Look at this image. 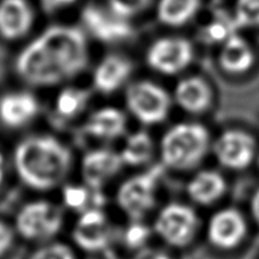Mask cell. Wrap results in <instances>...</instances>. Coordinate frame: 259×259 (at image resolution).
Masks as SVG:
<instances>
[{"mask_svg": "<svg viewBox=\"0 0 259 259\" xmlns=\"http://www.w3.org/2000/svg\"><path fill=\"white\" fill-rule=\"evenodd\" d=\"M257 164H258V169H259V154H257Z\"/></svg>", "mask_w": 259, "mask_h": 259, "instance_id": "35", "label": "cell"}, {"mask_svg": "<svg viewBox=\"0 0 259 259\" xmlns=\"http://www.w3.org/2000/svg\"><path fill=\"white\" fill-rule=\"evenodd\" d=\"M174 100L180 109L189 114H202L211 106L212 90L202 76L181 78L174 91Z\"/></svg>", "mask_w": 259, "mask_h": 259, "instance_id": "16", "label": "cell"}, {"mask_svg": "<svg viewBox=\"0 0 259 259\" xmlns=\"http://www.w3.org/2000/svg\"><path fill=\"white\" fill-rule=\"evenodd\" d=\"M90 93L86 89L67 86L57 94L55 100V113L58 118L70 120L80 115L88 106Z\"/></svg>", "mask_w": 259, "mask_h": 259, "instance_id": "23", "label": "cell"}, {"mask_svg": "<svg viewBox=\"0 0 259 259\" xmlns=\"http://www.w3.org/2000/svg\"><path fill=\"white\" fill-rule=\"evenodd\" d=\"M83 131L89 137L99 141H115L125 134L126 115L118 108L103 106L89 115Z\"/></svg>", "mask_w": 259, "mask_h": 259, "instance_id": "18", "label": "cell"}, {"mask_svg": "<svg viewBox=\"0 0 259 259\" xmlns=\"http://www.w3.org/2000/svg\"><path fill=\"white\" fill-rule=\"evenodd\" d=\"M4 175H5V163H4V157L0 153V186H2L3 181H4Z\"/></svg>", "mask_w": 259, "mask_h": 259, "instance_id": "34", "label": "cell"}, {"mask_svg": "<svg viewBox=\"0 0 259 259\" xmlns=\"http://www.w3.org/2000/svg\"><path fill=\"white\" fill-rule=\"evenodd\" d=\"M209 129L200 123L182 121L167 129L159 142L162 166L187 171L199 166L211 148Z\"/></svg>", "mask_w": 259, "mask_h": 259, "instance_id": "3", "label": "cell"}, {"mask_svg": "<svg viewBox=\"0 0 259 259\" xmlns=\"http://www.w3.org/2000/svg\"><path fill=\"white\" fill-rule=\"evenodd\" d=\"M248 227L245 218L234 207L218 210L207 223V239L210 244L222 250H232L244 240Z\"/></svg>", "mask_w": 259, "mask_h": 259, "instance_id": "12", "label": "cell"}, {"mask_svg": "<svg viewBox=\"0 0 259 259\" xmlns=\"http://www.w3.org/2000/svg\"><path fill=\"white\" fill-rule=\"evenodd\" d=\"M29 259H76L72 249L62 243H48L38 248Z\"/></svg>", "mask_w": 259, "mask_h": 259, "instance_id": "29", "label": "cell"}, {"mask_svg": "<svg viewBox=\"0 0 259 259\" xmlns=\"http://www.w3.org/2000/svg\"><path fill=\"white\" fill-rule=\"evenodd\" d=\"M14 242V232L5 223L0 222V257L4 255Z\"/></svg>", "mask_w": 259, "mask_h": 259, "instance_id": "30", "label": "cell"}, {"mask_svg": "<svg viewBox=\"0 0 259 259\" xmlns=\"http://www.w3.org/2000/svg\"><path fill=\"white\" fill-rule=\"evenodd\" d=\"M125 105L129 113L144 125L161 124L168 118L172 98L168 91L149 80H139L125 91Z\"/></svg>", "mask_w": 259, "mask_h": 259, "instance_id": "5", "label": "cell"}, {"mask_svg": "<svg viewBox=\"0 0 259 259\" xmlns=\"http://www.w3.org/2000/svg\"><path fill=\"white\" fill-rule=\"evenodd\" d=\"M62 227V210L46 200H35L23 205L15 218L17 232L32 242H47L56 237Z\"/></svg>", "mask_w": 259, "mask_h": 259, "instance_id": "6", "label": "cell"}, {"mask_svg": "<svg viewBox=\"0 0 259 259\" xmlns=\"http://www.w3.org/2000/svg\"><path fill=\"white\" fill-rule=\"evenodd\" d=\"M233 18L238 29L259 27V0H237Z\"/></svg>", "mask_w": 259, "mask_h": 259, "instance_id": "26", "label": "cell"}, {"mask_svg": "<svg viewBox=\"0 0 259 259\" xmlns=\"http://www.w3.org/2000/svg\"><path fill=\"white\" fill-rule=\"evenodd\" d=\"M217 161L232 171L247 168L257 158V143L242 129H227L211 146Z\"/></svg>", "mask_w": 259, "mask_h": 259, "instance_id": "10", "label": "cell"}, {"mask_svg": "<svg viewBox=\"0 0 259 259\" xmlns=\"http://www.w3.org/2000/svg\"><path fill=\"white\" fill-rule=\"evenodd\" d=\"M77 0H39L40 7L43 8V10L48 13L62 10L65 8H68L72 4H75Z\"/></svg>", "mask_w": 259, "mask_h": 259, "instance_id": "32", "label": "cell"}, {"mask_svg": "<svg viewBox=\"0 0 259 259\" xmlns=\"http://www.w3.org/2000/svg\"><path fill=\"white\" fill-rule=\"evenodd\" d=\"M154 152H156V146L151 134L144 131H138L126 137L123 148L119 153L124 164L141 167L151 162Z\"/></svg>", "mask_w": 259, "mask_h": 259, "instance_id": "21", "label": "cell"}, {"mask_svg": "<svg viewBox=\"0 0 259 259\" xmlns=\"http://www.w3.org/2000/svg\"><path fill=\"white\" fill-rule=\"evenodd\" d=\"M200 0H158L157 18L167 27H182L196 15Z\"/></svg>", "mask_w": 259, "mask_h": 259, "instance_id": "22", "label": "cell"}, {"mask_svg": "<svg viewBox=\"0 0 259 259\" xmlns=\"http://www.w3.org/2000/svg\"><path fill=\"white\" fill-rule=\"evenodd\" d=\"M255 55L252 46L244 37L235 33L220 46L218 63L228 75H243L254 65Z\"/></svg>", "mask_w": 259, "mask_h": 259, "instance_id": "19", "label": "cell"}, {"mask_svg": "<svg viewBox=\"0 0 259 259\" xmlns=\"http://www.w3.org/2000/svg\"><path fill=\"white\" fill-rule=\"evenodd\" d=\"M199 229V215L194 207L181 202H171L157 214L153 230L166 244L182 248L192 242Z\"/></svg>", "mask_w": 259, "mask_h": 259, "instance_id": "7", "label": "cell"}, {"mask_svg": "<svg viewBox=\"0 0 259 259\" xmlns=\"http://www.w3.org/2000/svg\"><path fill=\"white\" fill-rule=\"evenodd\" d=\"M34 13L27 0L0 2V37L17 40L32 29Z\"/></svg>", "mask_w": 259, "mask_h": 259, "instance_id": "17", "label": "cell"}, {"mask_svg": "<svg viewBox=\"0 0 259 259\" xmlns=\"http://www.w3.org/2000/svg\"><path fill=\"white\" fill-rule=\"evenodd\" d=\"M81 22L91 37L105 45L125 42L134 35L131 20L114 13L109 7L89 4L81 12Z\"/></svg>", "mask_w": 259, "mask_h": 259, "instance_id": "9", "label": "cell"}, {"mask_svg": "<svg viewBox=\"0 0 259 259\" xmlns=\"http://www.w3.org/2000/svg\"><path fill=\"white\" fill-rule=\"evenodd\" d=\"M132 259H171V257L164 250L146 247L143 249L137 250Z\"/></svg>", "mask_w": 259, "mask_h": 259, "instance_id": "31", "label": "cell"}, {"mask_svg": "<svg viewBox=\"0 0 259 259\" xmlns=\"http://www.w3.org/2000/svg\"><path fill=\"white\" fill-rule=\"evenodd\" d=\"M111 238V225L100 207H91L81 212L72 229L73 242L86 252L104 250L110 244Z\"/></svg>", "mask_w": 259, "mask_h": 259, "instance_id": "11", "label": "cell"}, {"mask_svg": "<svg viewBox=\"0 0 259 259\" xmlns=\"http://www.w3.org/2000/svg\"><path fill=\"white\" fill-rule=\"evenodd\" d=\"M163 169L162 164L153 166L120 184L116 192V204L132 222H139L154 209Z\"/></svg>", "mask_w": 259, "mask_h": 259, "instance_id": "4", "label": "cell"}, {"mask_svg": "<svg viewBox=\"0 0 259 259\" xmlns=\"http://www.w3.org/2000/svg\"><path fill=\"white\" fill-rule=\"evenodd\" d=\"M250 212H252L254 222L259 225V189L255 190V192L252 196V200H250Z\"/></svg>", "mask_w": 259, "mask_h": 259, "instance_id": "33", "label": "cell"}, {"mask_svg": "<svg viewBox=\"0 0 259 259\" xmlns=\"http://www.w3.org/2000/svg\"><path fill=\"white\" fill-rule=\"evenodd\" d=\"M72 163L71 149L48 134L29 136L15 147L14 167L18 177L35 191H50L62 185Z\"/></svg>", "mask_w": 259, "mask_h": 259, "instance_id": "2", "label": "cell"}, {"mask_svg": "<svg viewBox=\"0 0 259 259\" xmlns=\"http://www.w3.org/2000/svg\"><path fill=\"white\" fill-rule=\"evenodd\" d=\"M124 162L120 153L110 148H96L83 154L81 159V177L83 185L100 191L119 172Z\"/></svg>", "mask_w": 259, "mask_h": 259, "instance_id": "13", "label": "cell"}, {"mask_svg": "<svg viewBox=\"0 0 259 259\" xmlns=\"http://www.w3.org/2000/svg\"><path fill=\"white\" fill-rule=\"evenodd\" d=\"M227 190V180L215 169H201L196 172L186 186L190 199L202 206H209L219 201Z\"/></svg>", "mask_w": 259, "mask_h": 259, "instance_id": "20", "label": "cell"}, {"mask_svg": "<svg viewBox=\"0 0 259 259\" xmlns=\"http://www.w3.org/2000/svg\"><path fill=\"white\" fill-rule=\"evenodd\" d=\"M94 190L86 185H66L62 189V201L67 209L83 212L91 209L90 201L93 199Z\"/></svg>", "mask_w": 259, "mask_h": 259, "instance_id": "25", "label": "cell"}, {"mask_svg": "<svg viewBox=\"0 0 259 259\" xmlns=\"http://www.w3.org/2000/svg\"><path fill=\"white\" fill-rule=\"evenodd\" d=\"M195 56L194 46L184 37H161L149 45L146 62L162 75H179L186 70Z\"/></svg>", "mask_w": 259, "mask_h": 259, "instance_id": "8", "label": "cell"}, {"mask_svg": "<svg viewBox=\"0 0 259 259\" xmlns=\"http://www.w3.org/2000/svg\"><path fill=\"white\" fill-rule=\"evenodd\" d=\"M89 63L85 33L78 27L55 24L46 28L17 56L18 77L37 88L60 85L80 75Z\"/></svg>", "mask_w": 259, "mask_h": 259, "instance_id": "1", "label": "cell"}, {"mask_svg": "<svg viewBox=\"0 0 259 259\" xmlns=\"http://www.w3.org/2000/svg\"><path fill=\"white\" fill-rule=\"evenodd\" d=\"M239 32L234 18L232 15L218 14L212 20H210L205 27L204 35L209 43L222 46L225 40L229 39L232 35Z\"/></svg>", "mask_w": 259, "mask_h": 259, "instance_id": "24", "label": "cell"}, {"mask_svg": "<svg viewBox=\"0 0 259 259\" xmlns=\"http://www.w3.org/2000/svg\"><path fill=\"white\" fill-rule=\"evenodd\" d=\"M37 98L28 91H13L0 98V121L12 129L23 128L38 115Z\"/></svg>", "mask_w": 259, "mask_h": 259, "instance_id": "15", "label": "cell"}, {"mask_svg": "<svg viewBox=\"0 0 259 259\" xmlns=\"http://www.w3.org/2000/svg\"><path fill=\"white\" fill-rule=\"evenodd\" d=\"M151 0H108V7L120 17L131 20L141 14L149 5Z\"/></svg>", "mask_w": 259, "mask_h": 259, "instance_id": "28", "label": "cell"}, {"mask_svg": "<svg viewBox=\"0 0 259 259\" xmlns=\"http://www.w3.org/2000/svg\"><path fill=\"white\" fill-rule=\"evenodd\" d=\"M149 237H151V229H149V227H147L146 224L142 223V220H139V222H132L128 225V228L124 232L123 240L124 244L129 249L139 250L146 248Z\"/></svg>", "mask_w": 259, "mask_h": 259, "instance_id": "27", "label": "cell"}, {"mask_svg": "<svg viewBox=\"0 0 259 259\" xmlns=\"http://www.w3.org/2000/svg\"><path fill=\"white\" fill-rule=\"evenodd\" d=\"M133 73V63L128 57L110 53L101 58L93 72V86L96 91L109 95L123 88Z\"/></svg>", "mask_w": 259, "mask_h": 259, "instance_id": "14", "label": "cell"}]
</instances>
